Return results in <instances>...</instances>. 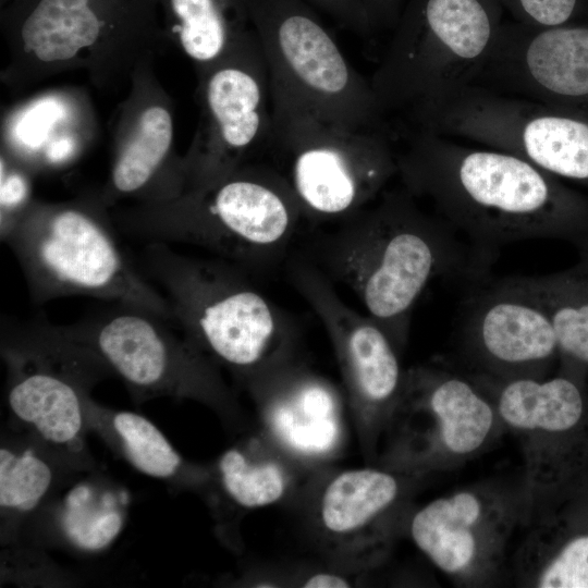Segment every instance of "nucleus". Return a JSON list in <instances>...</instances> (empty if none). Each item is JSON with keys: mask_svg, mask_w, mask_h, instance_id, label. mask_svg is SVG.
Returning a JSON list of instances; mask_svg holds the SVG:
<instances>
[{"mask_svg": "<svg viewBox=\"0 0 588 588\" xmlns=\"http://www.w3.org/2000/svg\"><path fill=\"white\" fill-rule=\"evenodd\" d=\"M397 176L466 238L488 269L503 245L536 238L588 244V201L513 154L430 131H408Z\"/></svg>", "mask_w": 588, "mask_h": 588, "instance_id": "1", "label": "nucleus"}, {"mask_svg": "<svg viewBox=\"0 0 588 588\" xmlns=\"http://www.w3.org/2000/svg\"><path fill=\"white\" fill-rule=\"evenodd\" d=\"M318 266L348 286L401 351L413 308L438 277L482 278L487 268L440 217L421 210L404 187L384 191L341 220L317 247ZM317 265V264H316Z\"/></svg>", "mask_w": 588, "mask_h": 588, "instance_id": "2", "label": "nucleus"}, {"mask_svg": "<svg viewBox=\"0 0 588 588\" xmlns=\"http://www.w3.org/2000/svg\"><path fill=\"white\" fill-rule=\"evenodd\" d=\"M303 218L275 168L244 164L211 184L131 210L119 223L149 243L194 245L240 268L259 269L284 255Z\"/></svg>", "mask_w": 588, "mask_h": 588, "instance_id": "3", "label": "nucleus"}, {"mask_svg": "<svg viewBox=\"0 0 588 588\" xmlns=\"http://www.w3.org/2000/svg\"><path fill=\"white\" fill-rule=\"evenodd\" d=\"M503 23L499 0H407L369 79L387 121L416 130L470 85Z\"/></svg>", "mask_w": 588, "mask_h": 588, "instance_id": "4", "label": "nucleus"}, {"mask_svg": "<svg viewBox=\"0 0 588 588\" xmlns=\"http://www.w3.org/2000/svg\"><path fill=\"white\" fill-rule=\"evenodd\" d=\"M143 269L162 287L181 332L246 380L290 353L289 321L240 267L220 258L179 254L166 243H148Z\"/></svg>", "mask_w": 588, "mask_h": 588, "instance_id": "5", "label": "nucleus"}, {"mask_svg": "<svg viewBox=\"0 0 588 588\" xmlns=\"http://www.w3.org/2000/svg\"><path fill=\"white\" fill-rule=\"evenodd\" d=\"M9 244L38 304L89 296L152 311L172 321L171 309L127 259L114 231L96 209L76 204H34L2 240Z\"/></svg>", "mask_w": 588, "mask_h": 588, "instance_id": "6", "label": "nucleus"}, {"mask_svg": "<svg viewBox=\"0 0 588 588\" xmlns=\"http://www.w3.org/2000/svg\"><path fill=\"white\" fill-rule=\"evenodd\" d=\"M266 60L272 107L350 130H388L370 82L350 63L305 0H248Z\"/></svg>", "mask_w": 588, "mask_h": 588, "instance_id": "7", "label": "nucleus"}, {"mask_svg": "<svg viewBox=\"0 0 588 588\" xmlns=\"http://www.w3.org/2000/svg\"><path fill=\"white\" fill-rule=\"evenodd\" d=\"M270 144L305 218L342 220L376 200L397 176L392 130H350L272 107Z\"/></svg>", "mask_w": 588, "mask_h": 588, "instance_id": "8", "label": "nucleus"}, {"mask_svg": "<svg viewBox=\"0 0 588 588\" xmlns=\"http://www.w3.org/2000/svg\"><path fill=\"white\" fill-rule=\"evenodd\" d=\"M171 321L124 304L77 323L54 326L70 344L115 372L143 396L175 395L222 406L231 401L213 360Z\"/></svg>", "mask_w": 588, "mask_h": 588, "instance_id": "9", "label": "nucleus"}, {"mask_svg": "<svg viewBox=\"0 0 588 588\" xmlns=\"http://www.w3.org/2000/svg\"><path fill=\"white\" fill-rule=\"evenodd\" d=\"M495 416L475 382L434 367L411 368L388 421L385 465L411 476L458 465L486 445Z\"/></svg>", "mask_w": 588, "mask_h": 588, "instance_id": "10", "label": "nucleus"}, {"mask_svg": "<svg viewBox=\"0 0 588 588\" xmlns=\"http://www.w3.org/2000/svg\"><path fill=\"white\" fill-rule=\"evenodd\" d=\"M417 130L513 154L556 179L588 182V123L559 107L468 85Z\"/></svg>", "mask_w": 588, "mask_h": 588, "instance_id": "11", "label": "nucleus"}, {"mask_svg": "<svg viewBox=\"0 0 588 588\" xmlns=\"http://www.w3.org/2000/svg\"><path fill=\"white\" fill-rule=\"evenodd\" d=\"M205 74L206 123L182 164L183 192L211 184L241 168L249 152L268 144L271 135L269 73L255 29Z\"/></svg>", "mask_w": 588, "mask_h": 588, "instance_id": "12", "label": "nucleus"}, {"mask_svg": "<svg viewBox=\"0 0 588 588\" xmlns=\"http://www.w3.org/2000/svg\"><path fill=\"white\" fill-rule=\"evenodd\" d=\"M287 273L329 334L360 434L371 441L388 424L403 389L400 350L376 321L342 301L315 262L295 258Z\"/></svg>", "mask_w": 588, "mask_h": 588, "instance_id": "13", "label": "nucleus"}, {"mask_svg": "<svg viewBox=\"0 0 588 588\" xmlns=\"http://www.w3.org/2000/svg\"><path fill=\"white\" fill-rule=\"evenodd\" d=\"M466 350L490 378L541 379L559 352L552 320L523 277L487 284L466 303Z\"/></svg>", "mask_w": 588, "mask_h": 588, "instance_id": "14", "label": "nucleus"}, {"mask_svg": "<svg viewBox=\"0 0 588 588\" xmlns=\"http://www.w3.org/2000/svg\"><path fill=\"white\" fill-rule=\"evenodd\" d=\"M517 514L513 499L495 489H462L416 511L409 534L441 572L474 584L500 565Z\"/></svg>", "mask_w": 588, "mask_h": 588, "instance_id": "15", "label": "nucleus"}, {"mask_svg": "<svg viewBox=\"0 0 588 588\" xmlns=\"http://www.w3.org/2000/svg\"><path fill=\"white\" fill-rule=\"evenodd\" d=\"M272 438L295 457L333 454L343 440V402L327 379L294 365L290 353L247 379Z\"/></svg>", "mask_w": 588, "mask_h": 588, "instance_id": "16", "label": "nucleus"}, {"mask_svg": "<svg viewBox=\"0 0 588 588\" xmlns=\"http://www.w3.org/2000/svg\"><path fill=\"white\" fill-rule=\"evenodd\" d=\"M491 379L498 383V416L522 443L528 500L537 499L559 479V440L581 422L584 394L577 381L567 376Z\"/></svg>", "mask_w": 588, "mask_h": 588, "instance_id": "17", "label": "nucleus"}, {"mask_svg": "<svg viewBox=\"0 0 588 588\" xmlns=\"http://www.w3.org/2000/svg\"><path fill=\"white\" fill-rule=\"evenodd\" d=\"M400 475L390 469H348L324 486L317 522L328 544L343 559L365 565L382 555L404 498Z\"/></svg>", "mask_w": 588, "mask_h": 588, "instance_id": "18", "label": "nucleus"}, {"mask_svg": "<svg viewBox=\"0 0 588 588\" xmlns=\"http://www.w3.org/2000/svg\"><path fill=\"white\" fill-rule=\"evenodd\" d=\"M179 44L204 70L253 30L248 0H171Z\"/></svg>", "mask_w": 588, "mask_h": 588, "instance_id": "19", "label": "nucleus"}, {"mask_svg": "<svg viewBox=\"0 0 588 588\" xmlns=\"http://www.w3.org/2000/svg\"><path fill=\"white\" fill-rule=\"evenodd\" d=\"M576 250L577 261L569 268L523 278L552 320L560 355L588 366V244Z\"/></svg>", "mask_w": 588, "mask_h": 588, "instance_id": "20", "label": "nucleus"}, {"mask_svg": "<svg viewBox=\"0 0 588 588\" xmlns=\"http://www.w3.org/2000/svg\"><path fill=\"white\" fill-rule=\"evenodd\" d=\"M101 23L89 0H40L24 21V50L44 64H62L93 46Z\"/></svg>", "mask_w": 588, "mask_h": 588, "instance_id": "21", "label": "nucleus"}, {"mask_svg": "<svg viewBox=\"0 0 588 588\" xmlns=\"http://www.w3.org/2000/svg\"><path fill=\"white\" fill-rule=\"evenodd\" d=\"M172 136L169 111L160 106L147 108L139 117L133 137L118 154L111 171L110 193L131 195L146 188L161 169Z\"/></svg>", "mask_w": 588, "mask_h": 588, "instance_id": "22", "label": "nucleus"}, {"mask_svg": "<svg viewBox=\"0 0 588 588\" xmlns=\"http://www.w3.org/2000/svg\"><path fill=\"white\" fill-rule=\"evenodd\" d=\"M102 432L110 436L125 460L138 471L159 479L175 477L183 460L158 427L132 412H107L91 403Z\"/></svg>", "mask_w": 588, "mask_h": 588, "instance_id": "23", "label": "nucleus"}, {"mask_svg": "<svg viewBox=\"0 0 588 588\" xmlns=\"http://www.w3.org/2000/svg\"><path fill=\"white\" fill-rule=\"evenodd\" d=\"M518 569L524 583L539 588H588V534L559 546L529 535L520 548Z\"/></svg>", "mask_w": 588, "mask_h": 588, "instance_id": "24", "label": "nucleus"}, {"mask_svg": "<svg viewBox=\"0 0 588 588\" xmlns=\"http://www.w3.org/2000/svg\"><path fill=\"white\" fill-rule=\"evenodd\" d=\"M123 525L124 514L110 492L97 495L91 486L79 483L64 498L60 527L77 549L95 552L107 548Z\"/></svg>", "mask_w": 588, "mask_h": 588, "instance_id": "25", "label": "nucleus"}, {"mask_svg": "<svg viewBox=\"0 0 588 588\" xmlns=\"http://www.w3.org/2000/svg\"><path fill=\"white\" fill-rule=\"evenodd\" d=\"M218 468L225 492L243 507L273 504L289 488V474L280 462L252 458L238 449L224 452Z\"/></svg>", "mask_w": 588, "mask_h": 588, "instance_id": "26", "label": "nucleus"}, {"mask_svg": "<svg viewBox=\"0 0 588 588\" xmlns=\"http://www.w3.org/2000/svg\"><path fill=\"white\" fill-rule=\"evenodd\" d=\"M52 482L49 465L33 451L0 449V506L15 513L34 510Z\"/></svg>", "mask_w": 588, "mask_h": 588, "instance_id": "27", "label": "nucleus"}, {"mask_svg": "<svg viewBox=\"0 0 588 588\" xmlns=\"http://www.w3.org/2000/svg\"><path fill=\"white\" fill-rule=\"evenodd\" d=\"M512 21L537 27L564 25L578 0H499Z\"/></svg>", "mask_w": 588, "mask_h": 588, "instance_id": "28", "label": "nucleus"}, {"mask_svg": "<svg viewBox=\"0 0 588 588\" xmlns=\"http://www.w3.org/2000/svg\"><path fill=\"white\" fill-rule=\"evenodd\" d=\"M315 9L329 14L341 26L359 35L373 33L360 0H305Z\"/></svg>", "mask_w": 588, "mask_h": 588, "instance_id": "29", "label": "nucleus"}, {"mask_svg": "<svg viewBox=\"0 0 588 588\" xmlns=\"http://www.w3.org/2000/svg\"><path fill=\"white\" fill-rule=\"evenodd\" d=\"M372 30L393 29L407 0H360Z\"/></svg>", "mask_w": 588, "mask_h": 588, "instance_id": "30", "label": "nucleus"}, {"mask_svg": "<svg viewBox=\"0 0 588 588\" xmlns=\"http://www.w3.org/2000/svg\"><path fill=\"white\" fill-rule=\"evenodd\" d=\"M351 581L336 573L321 572L310 575L303 583L305 588H341L350 587Z\"/></svg>", "mask_w": 588, "mask_h": 588, "instance_id": "31", "label": "nucleus"}]
</instances>
